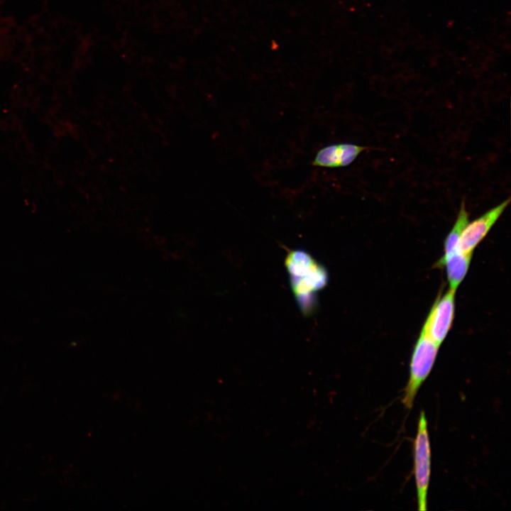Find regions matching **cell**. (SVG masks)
<instances>
[{
    "mask_svg": "<svg viewBox=\"0 0 511 511\" xmlns=\"http://www.w3.org/2000/svg\"><path fill=\"white\" fill-rule=\"evenodd\" d=\"M468 218V212L466 210L465 201L463 199L461 202L456 222L444 240V253L436 263V267L454 253L461 251L458 247L459 238L461 232L469 222Z\"/></svg>",
    "mask_w": 511,
    "mask_h": 511,
    "instance_id": "ba28073f",
    "label": "cell"
},
{
    "mask_svg": "<svg viewBox=\"0 0 511 511\" xmlns=\"http://www.w3.org/2000/svg\"><path fill=\"white\" fill-rule=\"evenodd\" d=\"M471 258L472 253L458 251L436 267L446 268L449 289L456 290L468 272Z\"/></svg>",
    "mask_w": 511,
    "mask_h": 511,
    "instance_id": "52a82bcc",
    "label": "cell"
},
{
    "mask_svg": "<svg viewBox=\"0 0 511 511\" xmlns=\"http://www.w3.org/2000/svg\"><path fill=\"white\" fill-rule=\"evenodd\" d=\"M414 475L418 510H427V493L431 474V448L426 415L420 413L414 440Z\"/></svg>",
    "mask_w": 511,
    "mask_h": 511,
    "instance_id": "3957f363",
    "label": "cell"
},
{
    "mask_svg": "<svg viewBox=\"0 0 511 511\" xmlns=\"http://www.w3.org/2000/svg\"><path fill=\"white\" fill-rule=\"evenodd\" d=\"M439 346L421 331L411 356L409 379L402 400L407 409L412 408L420 386L430 374Z\"/></svg>",
    "mask_w": 511,
    "mask_h": 511,
    "instance_id": "7a4b0ae2",
    "label": "cell"
},
{
    "mask_svg": "<svg viewBox=\"0 0 511 511\" xmlns=\"http://www.w3.org/2000/svg\"><path fill=\"white\" fill-rule=\"evenodd\" d=\"M366 148L351 143L330 144L317 151L312 165L326 168L344 167L351 164Z\"/></svg>",
    "mask_w": 511,
    "mask_h": 511,
    "instance_id": "8992f818",
    "label": "cell"
},
{
    "mask_svg": "<svg viewBox=\"0 0 511 511\" xmlns=\"http://www.w3.org/2000/svg\"><path fill=\"white\" fill-rule=\"evenodd\" d=\"M510 198L487 211L466 225L461 232L458 247L461 251L472 253L510 204Z\"/></svg>",
    "mask_w": 511,
    "mask_h": 511,
    "instance_id": "5b68a950",
    "label": "cell"
},
{
    "mask_svg": "<svg viewBox=\"0 0 511 511\" xmlns=\"http://www.w3.org/2000/svg\"><path fill=\"white\" fill-rule=\"evenodd\" d=\"M455 290L439 295L425 320L422 331L438 345L444 341L455 315Z\"/></svg>",
    "mask_w": 511,
    "mask_h": 511,
    "instance_id": "277c9868",
    "label": "cell"
},
{
    "mask_svg": "<svg viewBox=\"0 0 511 511\" xmlns=\"http://www.w3.org/2000/svg\"><path fill=\"white\" fill-rule=\"evenodd\" d=\"M285 265L295 298L306 314L314 307L315 297L328 281L326 269L307 252L293 250L289 252Z\"/></svg>",
    "mask_w": 511,
    "mask_h": 511,
    "instance_id": "6da1fadb",
    "label": "cell"
}]
</instances>
